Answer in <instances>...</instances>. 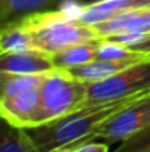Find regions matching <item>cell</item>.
Here are the masks:
<instances>
[{"label": "cell", "instance_id": "1", "mask_svg": "<svg viewBox=\"0 0 150 152\" xmlns=\"http://www.w3.org/2000/svg\"><path fill=\"white\" fill-rule=\"evenodd\" d=\"M147 93H150V90L109 102L86 105L57 121L28 129V132L34 137L41 152L65 151L80 143L94 140V134L97 133V130L110 117Z\"/></svg>", "mask_w": 150, "mask_h": 152}, {"label": "cell", "instance_id": "2", "mask_svg": "<svg viewBox=\"0 0 150 152\" xmlns=\"http://www.w3.org/2000/svg\"><path fill=\"white\" fill-rule=\"evenodd\" d=\"M28 31L33 49L54 55L75 43L99 39L91 25L69 10H43L19 19Z\"/></svg>", "mask_w": 150, "mask_h": 152}, {"label": "cell", "instance_id": "3", "mask_svg": "<svg viewBox=\"0 0 150 152\" xmlns=\"http://www.w3.org/2000/svg\"><path fill=\"white\" fill-rule=\"evenodd\" d=\"M88 84L75 78L65 69L44 74L40 86V109L36 127L57 121L87 105Z\"/></svg>", "mask_w": 150, "mask_h": 152}, {"label": "cell", "instance_id": "4", "mask_svg": "<svg viewBox=\"0 0 150 152\" xmlns=\"http://www.w3.org/2000/svg\"><path fill=\"white\" fill-rule=\"evenodd\" d=\"M88 84L87 105L127 98L150 90V58L138 61L115 75Z\"/></svg>", "mask_w": 150, "mask_h": 152}, {"label": "cell", "instance_id": "5", "mask_svg": "<svg viewBox=\"0 0 150 152\" xmlns=\"http://www.w3.org/2000/svg\"><path fill=\"white\" fill-rule=\"evenodd\" d=\"M150 126V93L138 101L125 106L113 117H110L94 134V140L101 139L104 142H125Z\"/></svg>", "mask_w": 150, "mask_h": 152}, {"label": "cell", "instance_id": "6", "mask_svg": "<svg viewBox=\"0 0 150 152\" xmlns=\"http://www.w3.org/2000/svg\"><path fill=\"white\" fill-rule=\"evenodd\" d=\"M40 86L0 96L1 120L24 129H34L40 109Z\"/></svg>", "mask_w": 150, "mask_h": 152}, {"label": "cell", "instance_id": "7", "mask_svg": "<svg viewBox=\"0 0 150 152\" xmlns=\"http://www.w3.org/2000/svg\"><path fill=\"white\" fill-rule=\"evenodd\" d=\"M54 69L53 56L38 49L0 53V72L43 75Z\"/></svg>", "mask_w": 150, "mask_h": 152}, {"label": "cell", "instance_id": "8", "mask_svg": "<svg viewBox=\"0 0 150 152\" xmlns=\"http://www.w3.org/2000/svg\"><path fill=\"white\" fill-rule=\"evenodd\" d=\"M140 9H150V0H94L80 4L69 12L84 24L94 25L115 15Z\"/></svg>", "mask_w": 150, "mask_h": 152}, {"label": "cell", "instance_id": "9", "mask_svg": "<svg viewBox=\"0 0 150 152\" xmlns=\"http://www.w3.org/2000/svg\"><path fill=\"white\" fill-rule=\"evenodd\" d=\"M91 27L100 39L121 34H150V9L124 12Z\"/></svg>", "mask_w": 150, "mask_h": 152}, {"label": "cell", "instance_id": "10", "mask_svg": "<svg viewBox=\"0 0 150 152\" xmlns=\"http://www.w3.org/2000/svg\"><path fill=\"white\" fill-rule=\"evenodd\" d=\"M150 56H144V58H134V59H124V61H106V59H94L88 64H84L81 66L68 69V72L71 75H74L75 78L84 81V83H96V81H101L104 78H109L112 75H115L116 72L125 69L127 66L147 59Z\"/></svg>", "mask_w": 150, "mask_h": 152}, {"label": "cell", "instance_id": "11", "mask_svg": "<svg viewBox=\"0 0 150 152\" xmlns=\"http://www.w3.org/2000/svg\"><path fill=\"white\" fill-rule=\"evenodd\" d=\"M99 39L90 40V42L75 43V45H72V46H69L63 50L51 55L54 66L57 69L68 71V69H72V68H77V66H81L84 64H88V62L94 61Z\"/></svg>", "mask_w": 150, "mask_h": 152}, {"label": "cell", "instance_id": "12", "mask_svg": "<svg viewBox=\"0 0 150 152\" xmlns=\"http://www.w3.org/2000/svg\"><path fill=\"white\" fill-rule=\"evenodd\" d=\"M0 152H41L28 129L3 120Z\"/></svg>", "mask_w": 150, "mask_h": 152}, {"label": "cell", "instance_id": "13", "mask_svg": "<svg viewBox=\"0 0 150 152\" xmlns=\"http://www.w3.org/2000/svg\"><path fill=\"white\" fill-rule=\"evenodd\" d=\"M57 0H0V22L1 25L19 21L37 12L47 10Z\"/></svg>", "mask_w": 150, "mask_h": 152}, {"label": "cell", "instance_id": "14", "mask_svg": "<svg viewBox=\"0 0 150 152\" xmlns=\"http://www.w3.org/2000/svg\"><path fill=\"white\" fill-rule=\"evenodd\" d=\"M33 49L27 28L21 21H13L1 25L0 30V53Z\"/></svg>", "mask_w": 150, "mask_h": 152}, {"label": "cell", "instance_id": "15", "mask_svg": "<svg viewBox=\"0 0 150 152\" xmlns=\"http://www.w3.org/2000/svg\"><path fill=\"white\" fill-rule=\"evenodd\" d=\"M43 75H27V74H9L0 72V96H9L16 92L41 86Z\"/></svg>", "mask_w": 150, "mask_h": 152}, {"label": "cell", "instance_id": "16", "mask_svg": "<svg viewBox=\"0 0 150 152\" xmlns=\"http://www.w3.org/2000/svg\"><path fill=\"white\" fill-rule=\"evenodd\" d=\"M147 55L136 52L115 40L110 39H99L96 58L106 61H124V59H134V58H144Z\"/></svg>", "mask_w": 150, "mask_h": 152}, {"label": "cell", "instance_id": "17", "mask_svg": "<svg viewBox=\"0 0 150 152\" xmlns=\"http://www.w3.org/2000/svg\"><path fill=\"white\" fill-rule=\"evenodd\" d=\"M146 148H150V126L146 127L144 130H141L140 133H137L136 136L122 142L121 146L115 152H134L146 149Z\"/></svg>", "mask_w": 150, "mask_h": 152}, {"label": "cell", "instance_id": "18", "mask_svg": "<svg viewBox=\"0 0 150 152\" xmlns=\"http://www.w3.org/2000/svg\"><path fill=\"white\" fill-rule=\"evenodd\" d=\"M53 152H109V143L107 142H96L88 140L84 143H80L74 148L65 149V151H53Z\"/></svg>", "mask_w": 150, "mask_h": 152}, {"label": "cell", "instance_id": "19", "mask_svg": "<svg viewBox=\"0 0 150 152\" xmlns=\"http://www.w3.org/2000/svg\"><path fill=\"white\" fill-rule=\"evenodd\" d=\"M130 49H133V50L136 52H140V53H144V55H147L150 56V34L143 40V42H140L138 45H134V46H131Z\"/></svg>", "mask_w": 150, "mask_h": 152}, {"label": "cell", "instance_id": "20", "mask_svg": "<svg viewBox=\"0 0 150 152\" xmlns=\"http://www.w3.org/2000/svg\"><path fill=\"white\" fill-rule=\"evenodd\" d=\"M134 152H150V148H146V149H140V151H134Z\"/></svg>", "mask_w": 150, "mask_h": 152}]
</instances>
